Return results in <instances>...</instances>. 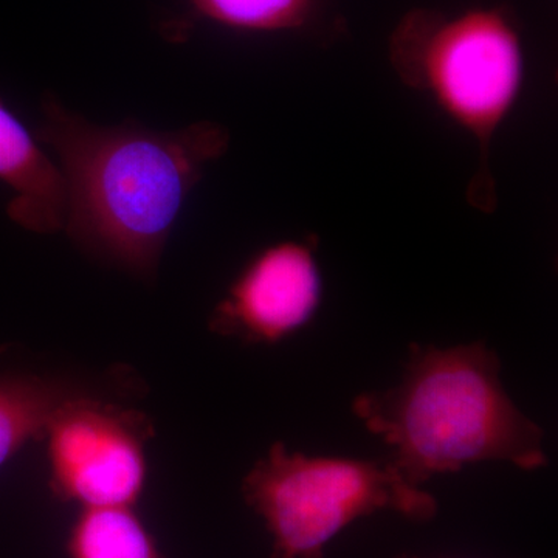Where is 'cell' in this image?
<instances>
[{
	"instance_id": "obj_1",
	"label": "cell",
	"mask_w": 558,
	"mask_h": 558,
	"mask_svg": "<svg viewBox=\"0 0 558 558\" xmlns=\"http://www.w3.org/2000/svg\"><path fill=\"white\" fill-rule=\"evenodd\" d=\"M38 140L60 159L64 229L95 258L153 279L183 204L205 165L229 148V132L211 121L156 132L137 123L97 126L43 102Z\"/></svg>"
},
{
	"instance_id": "obj_2",
	"label": "cell",
	"mask_w": 558,
	"mask_h": 558,
	"mask_svg": "<svg viewBox=\"0 0 558 558\" xmlns=\"http://www.w3.org/2000/svg\"><path fill=\"white\" fill-rule=\"evenodd\" d=\"M499 373L486 344H416L398 384L359 396L352 411L414 486L476 462L545 468V433L513 403Z\"/></svg>"
},
{
	"instance_id": "obj_3",
	"label": "cell",
	"mask_w": 558,
	"mask_h": 558,
	"mask_svg": "<svg viewBox=\"0 0 558 558\" xmlns=\"http://www.w3.org/2000/svg\"><path fill=\"white\" fill-rule=\"evenodd\" d=\"M391 60L400 78L425 92L475 138L480 167L468 197L481 211H494L492 143L515 109L526 78L515 22L501 9H472L451 17L413 11L392 35Z\"/></svg>"
},
{
	"instance_id": "obj_4",
	"label": "cell",
	"mask_w": 558,
	"mask_h": 558,
	"mask_svg": "<svg viewBox=\"0 0 558 558\" xmlns=\"http://www.w3.org/2000/svg\"><path fill=\"white\" fill-rule=\"evenodd\" d=\"M242 495L269 531L271 558H323L343 529L381 510L416 523L439 510L388 459L310 457L281 442L253 465Z\"/></svg>"
},
{
	"instance_id": "obj_5",
	"label": "cell",
	"mask_w": 558,
	"mask_h": 558,
	"mask_svg": "<svg viewBox=\"0 0 558 558\" xmlns=\"http://www.w3.org/2000/svg\"><path fill=\"white\" fill-rule=\"evenodd\" d=\"M50 488L81 509L134 508L146 484L142 416L89 396L70 400L47 428Z\"/></svg>"
},
{
	"instance_id": "obj_6",
	"label": "cell",
	"mask_w": 558,
	"mask_h": 558,
	"mask_svg": "<svg viewBox=\"0 0 558 558\" xmlns=\"http://www.w3.org/2000/svg\"><path fill=\"white\" fill-rule=\"evenodd\" d=\"M322 299L314 248L304 242H278L260 250L231 282L209 328L247 343H279L317 315Z\"/></svg>"
},
{
	"instance_id": "obj_7",
	"label": "cell",
	"mask_w": 558,
	"mask_h": 558,
	"mask_svg": "<svg viewBox=\"0 0 558 558\" xmlns=\"http://www.w3.org/2000/svg\"><path fill=\"white\" fill-rule=\"evenodd\" d=\"M0 180L13 191L7 213L33 233L64 229L65 183L22 121L0 102Z\"/></svg>"
},
{
	"instance_id": "obj_8",
	"label": "cell",
	"mask_w": 558,
	"mask_h": 558,
	"mask_svg": "<svg viewBox=\"0 0 558 558\" xmlns=\"http://www.w3.org/2000/svg\"><path fill=\"white\" fill-rule=\"evenodd\" d=\"M84 396L75 384L58 377L16 376L0 379V465L33 439L44 438L51 418L70 400Z\"/></svg>"
},
{
	"instance_id": "obj_9",
	"label": "cell",
	"mask_w": 558,
	"mask_h": 558,
	"mask_svg": "<svg viewBox=\"0 0 558 558\" xmlns=\"http://www.w3.org/2000/svg\"><path fill=\"white\" fill-rule=\"evenodd\" d=\"M69 558H163L132 508L83 509L70 527Z\"/></svg>"
},
{
	"instance_id": "obj_10",
	"label": "cell",
	"mask_w": 558,
	"mask_h": 558,
	"mask_svg": "<svg viewBox=\"0 0 558 558\" xmlns=\"http://www.w3.org/2000/svg\"><path fill=\"white\" fill-rule=\"evenodd\" d=\"M202 16L245 32H284L311 17L314 0H193Z\"/></svg>"
},
{
	"instance_id": "obj_11",
	"label": "cell",
	"mask_w": 558,
	"mask_h": 558,
	"mask_svg": "<svg viewBox=\"0 0 558 558\" xmlns=\"http://www.w3.org/2000/svg\"><path fill=\"white\" fill-rule=\"evenodd\" d=\"M395 558H422V557H418V556H410V554H400V556L395 557Z\"/></svg>"
}]
</instances>
